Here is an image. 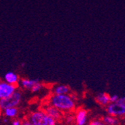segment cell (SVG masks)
Masks as SVG:
<instances>
[{"label":"cell","mask_w":125,"mask_h":125,"mask_svg":"<svg viewBox=\"0 0 125 125\" xmlns=\"http://www.w3.org/2000/svg\"><path fill=\"white\" fill-rule=\"evenodd\" d=\"M49 103L62 113H71L76 108V101L71 94H52L50 97Z\"/></svg>","instance_id":"cell-1"},{"label":"cell","mask_w":125,"mask_h":125,"mask_svg":"<svg viewBox=\"0 0 125 125\" xmlns=\"http://www.w3.org/2000/svg\"><path fill=\"white\" fill-rule=\"evenodd\" d=\"M29 120L33 125H55L56 121L50 117L43 110H38L32 112Z\"/></svg>","instance_id":"cell-2"},{"label":"cell","mask_w":125,"mask_h":125,"mask_svg":"<svg viewBox=\"0 0 125 125\" xmlns=\"http://www.w3.org/2000/svg\"><path fill=\"white\" fill-rule=\"evenodd\" d=\"M106 112L108 115L116 117L118 118L125 115V97H119L114 103H109L106 106Z\"/></svg>","instance_id":"cell-3"},{"label":"cell","mask_w":125,"mask_h":125,"mask_svg":"<svg viewBox=\"0 0 125 125\" xmlns=\"http://www.w3.org/2000/svg\"><path fill=\"white\" fill-rule=\"evenodd\" d=\"M22 100V93L20 91L17 90L14 93L10 96L0 99V109L4 110L10 107H17Z\"/></svg>","instance_id":"cell-4"},{"label":"cell","mask_w":125,"mask_h":125,"mask_svg":"<svg viewBox=\"0 0 125 125\" xmlns=\"http://www.w3.org/2000/svg\"><path fill=\"white\" fill-rule=\"evenodd\" d=\"M21 87L26 90H29L32 92H38L43 88L42 83L38 79H22L19 82Z\"/></svg>","instance_id":"cell-5"},{"label":"cell","mask_w":125,"mask_h":125,"mask_svg":"<svg viewBox=\"0 0 125 125\" xmlns=\"http://www.w3.org/2000/svg\"><path fill=\"white\" fill-rule=\"evenodd\" d=\"M17 90V86L10 85L5 81H0V99L10 96Z\"/></svg>","instance_id":"cell-6"},{"label":"cell","mask_w":125,"mask_h":125,"mask_svg":"<svg viewBox=\"0 0 125 125\" xmlns=\"http://www.w3.org/2000/svg\"><path fill=\"white\" fill-rule=\"evenodd\" d=\"M43 110L46 112L50 117H51L52 119H54L55 121L60 120L62 118V112L50 104L47 105Z\"/></svg>","instance_id":"cell-7"},{"label":"cell","mask_w":125,"mask_h":125,"mask_svg":"<svg viewBox=\"0 0 125 125\" xmlns=\"http://www.w3.org/2000/svg\"><path fill=\"white\" fill-rule=\"evenodd\" d=\"M76 125H85L88 120V112L83 109H79L74 116Z\"/></svg>","instance_id":"cell-8"},{"label":"cell","mask_w":125,"mask_h":125,"mask_svg":"<svg viewBox=\"0 0 125 125\" xmlns=\"http://www.w3.org/2000/svg\"><path fill=\"white\" fill-rule=\"evenodd\" d=\"M4 79L5 82L10 84V85H18L19 82H20V77L19 76L14 73V72H8L7 73H5V76H4Z\"/></svg>","instance_id":"cell-9"},{"label":"cell","mask_w":125,"mask_h":125,"mask_svg":"<svg viewBox=\"0 0 125 125\" xmlns=\"http://www.w3.org/2000/svg\"><path fill=\"white\" fill-rule=\"evenodd\" d=\"M52 94H70L71 88L66 85H57L52 88Z\"/></svg>","instance_id":"cell-10"},{"label":"cell","mask_w":125,"mask_h":125,"mask_svg":"<svg viewBox=\"0 0 125 125\" xmlns=\"http://www.w3.org/2000/svg\"><path fill=\"white\" fill-rule=\"evenodd\" d=\"M95 100L102 106H106L109 103V95L105 92H100L96 95Z\"/></svg>","instance_id":"cell-11"},{"label":"cell","mask_w":125,"mask_h":125,"mask_svg":"<svg viewBox=\"0 0 125 125\" xmlns=\"http://www.w3.org/2000/svg\"><path fill=\"white\" fill-rule=\"evenodd\" d=\"M102 121H103L104 125H118L120 124L119 118L109 115L104 116Z\"/></svg>","instance_id":"cell-12"},{"label":"cell","mask_w":125,"mask_h":125,"mask_svg":"<svg viewBox=\"0 0 125 125\" xmlns=\"http://www.w3.org/2000/svg\"><path fill=\"white\" fill-rule=\"evenodd\" d=\"M4 115L7 118H14L18 115V109L17 107H10L3 110Z\"/></svg>","instance_id":"cell-13"},{"label":"cell","mask_w":125,"mask_h":125,"mask_svg":"<svg viewBox=\"0 0 125 125\" xmlns=\"http://www.w3.org/2000/svg\"><path fill=\"white\" fill-rule=\"evenodd\" d=\"M74 121H75V118H74V116L72 114H68L67 116L66 117V121L68 124H71Z\"/></svg>","instance_id":"cell-14"},{"label":"cell","mask_w":125,"mask_h":125,"mask_svg":"<svg viewBox=\"0 0 125 125\" xmlns=\"http://www.w3.org/2000/svg\"><path fill=\"white\" fill-rule=\"evenodd\" d=\"M89 125H104V124L103 123L101 120H98V119H96V120H93L90 122Z\"/></svg>","instance_id":"cell-15"},{"label":"cell","mask_w":125,"mask_h":125,"mask_svg":"<svg viewBox=\"0 0 125 125\" xmlns=\"http://www.w3.org/2000/svg\"><path fill=\"white\" fill-rule=\"evenodd\" d=\"M119 97L118 94H112V95H109V101L110 103H114V102L117 101L118 100Z\"/></svg>","instance_id":"cell-16"},{"label":"cell","mask_w":125,"mask_h":125,"mask_svg":"<svg viewBox=\"0 0 125 125\" xmlns=\"http://www.w3.org/2000/svg\"><path fill=\"white\" fill-rule=\"evenodd\" d=\"M21 125H33L29 119H25L21 121Z\"/></svg>","instance_id":"cell-17"},{"label":"cell","mask_w":125,"mask_h":125,"mask_svg":"<svg viewBox=\"0 0 125 125\" xmlns=\"http://www.w3.org/2000/svg\"><path fill=\"white\" fill-rule=\"evenodd\" d=\"M12 125H21V121L14 119L12 121Z\"/></svg>","instance_id":"cell-18"},{"label":"cell","mask_w":125,"mask_h":125,"mask_svg":"<svg viewBox=\"0 0 125 125\" xmlns=\"http://www.w3.org/2000/svg\"><path fill=\"white\" fill-rule=\"evenodd\" d=\"M3 122H4L5 124H7V123L8 122V119L7 118H5L3 119Z\"/></svg>","instance_id":"cell-19"},{"label":"cell","mask_w":125,"mask_h":125,"mask_svg":"<svg viewBox=\"0 0 125 125\" xmlns=\"http://www.w3.org/2000/svg\"><path fill=\"white\" fill-rule=\"evenodd\" d=\"M1 114H2V110L0 109V116H1Z\"/></svg>","instance_id":"cell-20"}]
</instances>
